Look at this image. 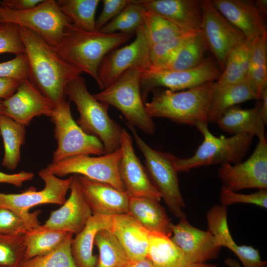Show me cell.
Returning <instances> with one entry per match:
<instances>
[{
	"label": "cell",
	"instance_id": "cell-15",
	"mask_svg": "<svg viewBox=\"0 0 267 267\" xmlns=\"http://www.w3.org/2000/svg\"><path fill=\"white\" fill-rule=\"evenodd\" d=\"M218 175L223 186L237 191L247 188L267 189V142L259 140L250 157L236 164L220 165Z\"/></svg>",
	"mask_w": 267,
	"mask_h": 267
},
{
	"label": "cell",
	"instance_id": "cell-26",
	"mask_svg": "<svg viewBox=\"0 0 267 267\" xmlns=\"http://www.w3.org/2000/svg\"><path fill=\"white\" fill-rule=\"evenodd\" d=\"M112 218L93 213L84 229L73 238L71 252L78 267H95L97 258L92 251L95 237L99 230L110 229Z\"/></svg>",
	"mask_w": 267,
	"mask_h": 267
},
{
	"label": "cell",
	"instance_id": "cell-3",
	"mask_svg": "<svg viewBox=\"0 0 267 267\" xmlns=\"http://www.w3.org/2000/svg\"><path fill=\"white\" fill-rule=\"evenodd\" d=\"M215 82L190 89L173 91H157L145 107L153 118H165L177 124L194 126L198 123L208 124Z\"/></svg>",
	"mask_w": 267,
	"mask_h": 267
},
{
	"label": "cell",
	"instance_id": "cell-8",
	"mask_svg": "<svg viewBox=\"0 0 267 267\" xmlns=\"http://www.w3.org/2000/svg\"><path fill=\"white\" fill-rule=\"evenodd\" d=\"M44 186L41 190L30 187L20 193L6 194L0 192V207L9 209L26 221L35 229L40 226L39 210L31 213L29 210L44 204L62 205L65 202L70 189L73 176L62 179L52 174L45 168L39 172Z\"/></svg>",
	"mask_w": 267,
	"mask_h": 267
},
{
	"label": "cell",
	"instance_id": "cell-4",
	"mask_svg": "<svg viewBox=\"0 0 267 267\" xmlns=\"http://www.w3.org/2000/svg\"><path fill=\"white\" fill-rule=\"evenodd\" d=\"M66 94L79 113L77 124L86 134L100 140L104 154L120 148L123 129L109 116V105L97 100L89 92L84 78L81 76L70 82Z\"/></svg>",
	"mask_w": 267,
	"mask_h": 267
},
{
	"label": "cell",
	"instance_id": "cell-19",
	"mask_svg": "<svg viewBox=\"0 0 267 267\" xmlns=\"http://www.w3.org/2000/svg\"><path fill=\"white\" fill-rule=\"evenodd\" d=\"M2 104L4 115L25 127L36 116L50 117L54 108L28 79L21 82L15 93L3 100Z\"/></svg>",
	"mask_w": 267,
	"mask_h": 267
},
{
	"label": "cell",
	"instance_id": "cell-2",
	"mask_svg": "<svg viewBox=\"0 0 267 267\" xmlns=\"http://www.w3.org/2000/svg\"><path fill=\"white\" fill-rule=\"evenodd\" d=\"M132 36V34L122 33L86 31L71 24L53 47L67 62L93 78L98 86V71L103 58L111 51L125 44Z\"/></svg>",
	"mask_w": 267,
	"mask_h": 267
},
{
	"label": "cell",
	"instance_id": "cell-33",
	"mask_svg": "<svg viewBox=\"0 0 267 267\" xmlns=\"http://www.w3.org/2000/svg\"><path fill=\"white\" fill-rule=\"evenodd\" d=\"M94 244L99 251L95 267H123L129 261L123 248L109 229L98 231Z\"/></svg>",
	"mask_w": 267,
	"mask_h": 267
},
{
	"label": "cell",
	"instance_id": "cell-47",
	"mask_svg": "<svg viewBox=\"0 0 267 267\" xmlns=\"http://www.w3.org/2000/svg\"><path fill=\"white\" fill-rule=\"evenodd\" d=\"M239 258L244 267H261L267 265L259 252L252 246L237 245L231 251Z\"/></svg>",
	"mask_w": 267,
	"mask_h": 267
},
{
	"label": "cell",
	"instance_id": "cell-55",
	"mask_svg": "<svg viewBox=\"0 0 267 267\" xmlns=\"http://www.w3.org/2000/svg\"><path fill=\"white\" fill-rule=\"evenodd\" d=\"M186 267H217V265L207 264H190Z\"/></svg>",
	"mask_w": 267,
	"mask_h": 267
},
{
	"label": "cell",
	"instance_id": "cell-23",
	"mask_svg": "<svg viewBox=\"0 0 267 267\" xmlns=\"http://www.w3.org/2000/svg\"><path fill=\"white\" fill-rule=\"evenodd\" d=\"M109 230L117 238L129 260L147 257L150 232L129 213L113 216Z\"/></svg>",
	"mask_w": 267,
	"mask_h": 267
},
{
	"label": "cell",
	"instance_id": "cell-42",
	"mask_svg": "<svg viewBox=\"0 0 267 267\" xmlns=\"http://www.w3.org/2000/svg\"><path fill=\"white\" fill-rule=\"evenodd\" d=\"M220 202L222 205L225 207L241 203L254 204L267 209V190L259 189L256 192L245 194L237 193L222 185L220 191Z\"/></svg>",
	"mask_w": 267,
	"mask_h": 267
},
{
	"label": "cell",
	"instance_id": "cell-6",
	"mask_svg": "<svg viewBox=\"0 0 267 267\" xmlns=\"http://www.w3.org/2000/svg\"><path fill=\"white\" fill-rule=\"evenodd\" d=\"M141 72L135 68H130L93 96L97 100L118 109L127 120V123L151 135L155 133L156 127L142 97Z\"/></svg>",
	"mask_w": 267,
	"mask_h": 267
},
{
	"label": "cell",
	"instance_id": "cell-36",
	"mask_svg": "<svg viewBox=\"0 0 267 267\" xmlns=\"http://www.w3.org/2000/svg\"><path fill=\"white\" fill-rule=\"evenodd\" d=\"M73 234L68 233L59 245L50 252L24 260L18 267H78L71 245Z\"/></svg>",
	"mask_w": 267,
	"mask_h": 267
},
{
	"label": "cell",
	"instance_id": "cell-27",
	"mask_svg": "<svg viewBox=\"0 0 267 267\" xmlns=\"http://www.w3.org/2000/svg\"><path fill=\"white\" fill-rule=\"evenodd\" d=\"M128 213L150 232L172 235V223L159 201L148 198L130 197Z\"/></svg>",
	"mask_w": 267,
	"mask_h": 267
},
{
	"label": "cell",
	"instance_id": "cell-28",
	"mask_svg": "<svg viewBox=\"0 0 267 267\" xmlns=\"http://www.w3.org/2000/svg\"><path fill=\"white\" fill-rule=\"evenodd\" d=\"M207 49L205 41L199 32L163 63L149 69L155 71H180L193 68L205 59L204 55Z\"/></svg>",
	"mask_w": 267,
	"mask_h": 267
},
{
	"label": "cell",
	"instance_id": "cell-32",
	"mask_svg": "<svg viewBox=\"0 0 267 267\" xmlns=\"http://www.w3.org/2000/svg\"><path fill=\"white\" fill-rule=\"evenodd\" d=\"M247 77L261 97L267 88V31L253 40Z\"/></svg>",
	"mask_w": 267,
	"mask_h": 267
},
{
	"label": "cell",
	"instance_id": "cell-50",
	"mask_svg": "<svg viewBox=\"0 0 267 267\" xmlns=\"http://www.w3.org/2000/svg\"><path fill=\"white\" fill-rule=\"evenodd\" d=\"M43 0H2L1 3L10 9L22 11L36 6Z\"/></svg>",
	"mask_w": 267,
	"mask_h": 267
},
{
	"label": "cell",
	"instance_id": "cell-30",
	"mask_svg": "<svg viewBox=\"0 0 267 267\" xmlns=\"http://www.w3.org/2000/svg\"><path fill=\"white\" fill-rule=\"evenodd\" d=\"M0 133L4 144L2 165L15 170L20 160V148L25 139V126L3 115L0 120Z\"/></svg>",
	"mask_w": 267,
	"mask_h": 267
},
{
	"label": "cell",
	"instance_id": "cell-5",
	"mask_svg": "<svg viewBox=\"0 0 267 267\" xmlns=\"http://www.w3.org/2000/svg\"><path fill=\"white\" fill-rule=\"evenodd\" d=\"M207 124L198 123L195 125L204 139L194 154L184 159L176 157L175 167L178 172H187L202 166L236 164L242 162L250 149L253 136L241 134L217 137L210 132Z\"/></svg>",
	"mask_w": 267,
	"mask_h": 267
},
{
	"label": "cell",
	"instance_id": "cell-29",
	"mask_svg": "<svg viewBox=\"0 0 267 267\" xmlns=\"http://www.w3.org/2000/svg\"><path fill=\"white\" fill-rule=\"evenodd\" d=\"M147 258L155 267H186L190 264L171 237L156 232L150 233Z\"/></svg>",
	"mask_w": 267,
	"mask_h": 267
},
{
	"label": "cell",
	"instance_id": "cell-7",
	"mask_svg": "<svg viewBox=\"0 0 267 267\" xmlns=\"http://www.w3.org/2000/svg\"><path fill=\"white\" fill-rule=\"evenodd\" d=\"M126 124L143 155L146 171L151 181L170 211L179 219L186 217L183 211L185 204L179 187L178 172L175 167L176 156L153 149L138 135L134 127Z\"/></svg>",
	"mask_w": 267,
	"mask_h": 267
},
{
	"label": "cell",
	"instance_id": "cell-16",
	"mask_svg": "<svg viewBox=\"0 0 267 267\" xmlns=\"http://www.w3.org/2000/svg\"><path fill=\"white\" fill-rule=\"evenodd\" d=\"M120 149L122 152L119 174L125 189L130 197H145L160 201L161 195L151 181L146 170L136 155L133 139L123 129Z\"/></svg>",
	"mask_w": 267,
	"mask_h": 267
},
{
	"label": "cell",
	"instance_id": "cell-1",
	"mask_svg": "<svg viewBox=\"0 0 267 267\" xmlns=\"http://www.w3.org/2000/svg\"><path fill=\"white\" fill-rule=\"evenodd\" d=\"M28 67V79L54 106L67 99L66 88L82 71L67 62L38 34L19 27Z\"/></svg>",
	"mask_w": 267,
	"mask_h": 267
},
{
	"label": "cell",
	"instance_id": "cell-31",
	"mask_svg": "<svg viewBox=\"0 0 267 267\" xmlns=\"http://www.w3.org/2000/svg\"><path fill=\"white\" fill-rule=\"evenodd\" d=\"M255 39V38H254ZM254 39H247L228 56L223 70L215 82L219 86L232 84L245 80L247 76L250 54Z\"/></svg>",
	"mask_w": 267,
	"mask_h": 267
},
{
	"label": "cell",
	"instance_id": "cell-49",
	"mask_svg": "<svg viewBox=\"0 0 267 267\" xmlns=\"http://www.w3.org/2000/svg\"><path fill=\"white\" fill-rule=\"evenodd\" d=\"M20 83L14 79L0 78V98L5 100L12 96Z\"/></svg>",
	"mask_w": 267,
	"mask_h": 267
},
{
	"label": "cell",
	"instance_id": "cell-45",
	"mask_svg": "<svg viewBox=\"0 0 267 267\" xmlns=\"http://www.w3.org/2000/svg\"><path fill=\"white\" fill-rule=\"evenodd\" d=\"M0 78L12 79L20 82L28 79V67L24 54L0 63Z\"/></svg>",
	"mask_w": 267,
	"mask_h": 267
},
{
	"label": "cell",
	"instance_id": "cell-46",
	"mask_svg": "<svg viewBox=\"0 0 267 267\" xmlns=\"http://www.w3.org/2000/svg\"><path fill=\"white\" fill-rule=\"evenodd\" d=\"M129 0H103V8L95 20V31H99L116 17L130 3Z\"/></svg>",
	"mask_w": 267,
	"mask_h": 267
},
{
	"label": "cell",
	"instance_id": "cell-21",
	"mask_svg": "<svg viewBox=\"0 0 267 267\" xmlns=\"http://www.w3.org/2000/svg\"><path fill=\"white\" fill-rule=\"evenodd\" d=\"M219 11L247 39H254L267 31L265 17L253 0H212Z\"/></svg>",
	"mask_w": 267,
	"mask_h": 267
},
{
	"label": "cell",
	"instance_id": "cell-39",
	"mask_svg": "<svg viewBox=\"0 0 267 267\" xmlns=\"http://www.w3.org/2000/svg\"><path fill=\"white\" fill-rule=\"evenodd\" d=\"M25 248L26 235L0 234V267H18Z\"/></svg>",
	"mask_w": 267,
	"mask_h": 267
},
{
	"label": "cell",
	"instance_id": "cell-17",
	"mask_svg": "<svg viewBox=\"0 0 267 267\" xmlns=\"http://www.w3.org/2000/svg\"><path fill=\"white\" fill-rule=\"evenodd\" d=\"M172 241L181 250L189 264H205L218 258L221 248L215 237L208 230L192 226L186 217L172 223Z\"/></svg>",
	"mask_w": 267,
	"mask_h": 267
},
{
	"label": "cell",
	"instance_id": "cell-12",
	"mask_svg": "<svg viewBox=\"0 0 267 267\" xmlns=\"http://www.w3.org/2000/svg\"><path fill=\"white\" fill-rule=\"evenodd\" d=\"M216 62L205 58L193 68L180 71H155L148 69L140 73L141 93L145 103L148 94L156 87L173 91L184 90L217 81L221 74Z\"/></svg>",
	"mask_w": 267,
	"mask_h": 267
},
{
	"label": "cell",
	"instance_id": "cell-44",
	"mask_svg": "<svg viewBox=\"0 0 267 267\" xmlns=\"http://www.w3.org/2000/svg\"><path fill=\"white\" fill-rule=\"evenodd\" d=\"M34 228L13 211L0 207V234L26 235Z\"/></svg>",
	"mask_w": 267,
	"mask_h": 267
},
{
	"label": "cell",
	"instance_id": "cell-43",
	"mask_svg": "<svg viewBox=\"0 0 267 267\" xmlns=\"http://www.w3.org/2000/svg\"><path fill=\"white\" fill-rule=\"evenodd\" d=\"M5 53H12L16 56L25 53L19 27L13 24L0 25V54Z\"/></svg>",
	"mask_w": 267,
	"mask_h": 267
},
{
	"label": "cell",
	"instance_id": "cell-51",
	"mask_svg": "<svg viewBox=\"0 0 267 267\" xmlns=\"http://www.w3.org/2000/svg\"><path fill=\"white\" fill-rule=\"evenodd\" d=\"M123 267H155L147 258L135 260H129Z\"/></svg>",
	"mask_w": 267,
	"mask_h": 267
},
{
	"label": "cell",
	"instance_id": "cell-9",
	"mask_svg": "<svg viewBox=\"0 0 267 267\" xmlns=\"http://www.w3.org/2000/svg\"><path fill=\"white\" fill-rule=\"evenodd\" d=\"M5 23L38 34L52 47L57 44L67 28L72 24L55 0H43L36 6L22 11L8 8L0 1V25Z\"/></svg>",
	"mask_w": 267,
	"mask_h": 267
},
{
	"label": "cell",
	"instance_id": "cell-10",
	"mask_svg": "<svg viewBox=\"0 0 267 267\" xmlns=\"http://www.w3.org/2000/svg\"><path fill=\"white\" fill-rule=\"evenodd\" d=\"M50 118L54 124V136L57 143L51 162L79 155L104 154L100 140L86 134L73 119L69 101L66 99L54 106Z\"/></svg>",
	"mask_w": 267,
	"mask_h": 267
},
{
	"label": "cell",
	"instance_id": "cell-54",
	"mask_svg": "<svg viewBox=\"0 0 267 267\" xmlns=\"http://www.w3.org/2000/svg\"><path fill=\"white\" fill-rule=\"evenodd\" d=\"M225 264L228 267H241L239 263L236 260L231 258H228L225 260ZM261 267H267L266 266H264Z\"/></svg>",
	"mask_w": 267,
	"mask_h": 267
},
{
	"label": "cell",
	"instance_id": "cell-53",
	"mask_svg": "<svg viewBox=\"0 0 267 267\" xmlns=\"http://www.w3.org/2000/svg\"><path fill=\"white\" fill-rule=\"evenodd\" d=\"M254 2L259 11L266 18L267 14V0H256Z\"/></svg>",
	"mask_w": 267,
	"mask_h": 267
},
{
	"label": "cell",
	"instance_id": "cell-14",
	"mask_svg": "<svg viewBox=\"0 0 267 267\" xmlns=\"http://www.w3.org/2000/svg\"><path fill=\"white\" fill-rule=\"evenodd\" d=\"M150 45L143 24L135 32V38L130 44L116 48L102 60L98 71V87L102 90L117 80L126 71L135 68L141 72L151 66Z\"/></svg>",
	"mask_w": 267,
	"mask_h": 267
},
{
	"label": "cell",
	"instance_id": "cell-35",
	"mask_svg": "<svg viewBox=\"0 0 267 267\" xmlns=\"http://www.w3.org/2000/svg\"><path fill=\"white\" fill-rule=\"evenodd\" d=\"M67 232L46 229L41 225L26 234L24 260L47 254L56 248Z\"/></svg>",
	"mask_w": 267,
	"mask_h": 267
},
{
	"label": "cell",
	"instance_id": "cell-41",
	"mask_svg": "<svg viewBox=\"0 0 267 267\" xmlns=\"http://www.w3.org/2000/svg\"><path fill=\"white\" fill-rule=\"evenodd\" d=\"M198 32H185L151 45L149 51L150 67L163 63L178 48Z\"/></svg>",
	"mask_w": 267,
	"mask_h": 267
},
{
	"label": "cell",
	"instance_id": "cell-38",
	"mask_svg": "<svg viewBox=\"0 0 267 267\" xmlns=\"http://www.w3.org/2000/svg\"><path fill=\"white\" fill-rule=\"evenodd\" d=\"M143 18L150 46L175 36L190 32L145 9L143 12Z\"/></svg>",
	"mask_w": 267,
	"mask_h": 267
},
{
	"label": "cell",
	"instance_id": "cell-24",
	"mask_svg": "<svg viewBox=\"0 0 267 267\" xmlns=\"http://www.w3.org/2000/svg\"><path fill=\"white\" fill-rule=\"evenodd\" d=\"M261 102L250 109L233 106L226 110L216 124L222 131L229 134H246L256 136L259 140L265 137V125L260 114Z\"/></svg>",
	"mask_w": 267,
	"mask_h": 267
},
{
	"label": "cell",
	"instance_id": "cell-18",
	"mask_svg": "<svg viewBox=\"0 0 267 267\" xmlns=\"http://www.w3.org/2000/svg\"><path fill=\"white\" fill-rule=\"evenodd\" d=\"M70 194L59 209L52 211L43 228L71 233H80L93 213L81 189L77 176H73Z\"/></svg>",
	"mask_w": 267,
	"mask_h": 267
},
{
	"label": "cell",
	"instance_id": "cell-22",
	"mask_svg": "<svg viewBox=\"0 0 267 267\" xmlns=\"http://www.w3.org/2000/svg\"><path fill=\"white\" fill-rule=\"evenodd\" d=\"M137 0L144 9L160 15L187 31L200 32L201 0Z\"/></svg>",
	"mask_w": 267,
	"mask_h": 267
},
{
	"label": "cell",
	"instance_id": "cell-13",
	"mask_svg": "<svg viewBox=\"0 0 267 267\" xmlns=\"http://www.w3.org/2000/svg\"><path fill=\"white\" fill-rule=\"evenodd\" d=\"M200 33L222 72L227 57L247 40L216 8L211 0H201Z\"/></svg>",
	"mask_w": 267,
	"mask_h": 267
},
{
	"label": "cell",
	"instance_id": "cell-37",
	"mask_svg": "<svg viewBox=\"0 0 267 267\" xmlns=\"http://www.w3.org/2000/svg\"><path fill=\"white\" fill-rule=\"evenodd\" d=\"M144 9L138 0H131L116 17L99 31L108 34L122 33L132 34L135 33L143 24Z\"/></svg>",
	"mask_w": 267,
	"mask_h": 267
},
{
	"label": "cell",
	"instance_id": "cell-52",
	"mask_svg": "<svg viewBox=\"0 0 267 267\" xmlns=\"http://www.w3.org/2000/svg\"><path fill=\"white\" fill-rule=\"evenodd\" d=\"M260 114L266 125L267 124V88L265 89L261 94Z\"/></svg>",
	"mask_w": 267,
	"mask_h": 267
},
{
	"label": "cell",
	"instance_id": "cell-40",
	"mask_svg": "<svg viewBox=\"0 0 267 267\" xmlns=\"http://www.w3.org/2000/svg\"><path fill=\"white\" fill-rule=\"evenodd\" d=\"M227 215L226 207L222 205L213 206L206 215L208 230L221 247L227 248L235 242L228 226Z\"/></svg>",
	"mask_w": 267,
	"mask_h": 267
},
{
	"label": "cell",
	"instance_id": "cell-34",
	"mask_svg": "<svg viewBox=\"0 0 267 267\" xmlns=\"http://www.w3.org/2000/svg\"><path fill=\"white\" fill-rule=\"evenodd\" d=\"M61 11L75 26L83 30L95 31V15L99 0H58Z\"/></svg>",
	"mask_w": 267,
	"mask_h": 267
},
{
	"label": "cell",
	"instance_id": "cell-25",
	"mask_svg": "<svg viewBox=\"0 0 267 267\" xmlns=\"http://www.w3.org/2000/svg\"><path fill=\"white\" fill-rule=\"evenodd\" d=\"M259 99L255 89L247 77L242 82L232 84L219 86L215 83L208 123H216L226 110L239 103Z\"/></svg>",
	"mask_w": 267,
	"mask_h": 267
},
{
	"label": "cell",
	"instance_id": "cell-20",
	"mask_svg": "<svg viewBox=\"0 0 267 267\" xmlns=\"http://www.w3.org/2000/svg\"><path fill=\"white\" fill-rule=\"evenodd\" d=\"M92 213L113 217L128 213L130 196L125 190L86 177L76 175Z\"/></svg>",
	"mask_w": 267,
	"mask_h": 267
},
{
	"label": "cell",
	"instance_id": "cell-56",
	"mask_svg": "<svg viewBox=\"0 0 267 267\" xmlns=\"http://www.w3.org/2000/svg\"><path fill=\"white\" fill-rule=\"evenodd\" d=\"M2 100L0 98V120L4 115V108L2 104Z\"/></svg>",
	"mask_w": 267,
	"mask_h": 267
},
{
	"label": "cell",
	"instance_id": "cell-11",
	"mask_svg": "<svg viewBox=\"0 0 267 267\" xmlns=\"http://www.w3.org/2000/svg\"><path fill=\"white\" fill-rule=\"evenodd\" d=\"M121 155L120 148L98 157L76 155L51 162L45 169L59 178L72 174L81 175L126 191L119 174Z\"/></svg>",
	"mask_w": 267,
	"mask_h": 267
},
{
	"label": "cell",
	"instance_id": "cell-48",
	"mask_svg": "<svg viewBox=\"0 0 267 267\" xmlns=\"http://www.w3.org/2000/svg\"><path fill=\"white\" fill-rule=\"evenodd\" d=\"M34 177V174L29 172L21 171L12 174L0 172V183H5L20 187L25 182L32 180Z\"/></svg>",
	"mask_w": 267,
	"mask_h": 267
}]
</instances>
